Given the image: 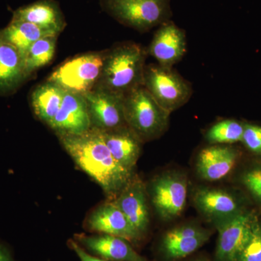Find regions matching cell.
I'll return each instance as SVG.
<instances>
[{
	"instance_id": "cell-28",
	"label": "cell",
	"mask_w": 261,
	"mask_h": 261,
	"mask_svg": "<svg viewBox=\"0 0 261 261\" xmlns=\"http://www.w3.org/2000/svg\"><path fill=\"white\" fill-rule=\"evenodd\" d=\"M68 245L70 248L76 253L77 256L80 257L81 261H108L105 260V259L101 258V257H95L90 255V254L84 250L83 247L80 246L79 243L75 242V240H68Z\"/></svg>"
},
{
	"instance_id": "cell-12",
	"label": "cell",
	"mask_w": 261,
	"mask_h": 261,
	"mask_svg": "<svg viewBox=\"0 0 261 261\" xmlns=\"http://www.w3.org/2000/svg\"><path fill=\"white\" fill-rule=\"evenodd\" d=\"M187 46L186 33L169 20L158 27L147 53L161 66L173 68L185 56Z\"/></svg>"
},
{
	"instance_id": "cell-25",
	"label": "cell",
	"mask_w": 261,
	"mask_h": 261,
	"mask_svg": "<svg viewBox=\"0 0 261 261\" xmlns=\"http://www.w3.org/2000/svg\"><path fill=\"white\" fill-rule=\"evenodd\" d=\"M239 182L247 195L261 209V159L247 165L239 175Z\"/></svg>"
},
{
	"instance_id": "cell-23",
	"label": "cell",
	"mask_w": 261,
	"mask_h": 261,
	"mask_svg": "<svg viewBox=\"0 0 261 261\" xmlns=\"http://www.w3.org/2000/svg\"><path fill=\"white\" fill-rule=\"evenodd\" d=\"M58 35H49L39 39L29 48L24 59L25 80L39 68L49 64L54 58Z\"/></svg>"
},
{
	"instance_id": "cell-15",
	"label": "cell",
	"mask_w": 261,
	"mask_h": 261,
	"mask_svg": "<svg viewBox=\"0 0 261 261\" xmlns=\"http://www.w3.org/2000/svg\"><path fill=\"white\" fill-rule=\"evenodd\" d=\"M86 226L90 231L118 237L130 243H137L143 238L113 201L92 211L87 218Z\"/></svg>"
},
{
	"instance_id": "cell-4",
	"label": "cell",
	"mask_w": 261,
	"mask_h": 261,
	"mask_svg": "<svg viewBox=\"0 0 261 261\" xmlns=\"http://www.w3.org/2000/svg\"><path fill=\"white\" fill-rule=\"evenodd\" d=\"M103 10L125 27L147 32L171 20V0H99Z\"/></svg>"
},
{
	"instance_id": "cell-19",
	"label": "cell",
	"mask_w": 261,
	"mask_h": 261,
	"mask_svg": "<svg viewBox=\"0 0 261 261\" xmlns=\"http://www.w3.org/2000/svg\"><path fill=\"white\" fill-rule=\"evenodd\" d=\"M102 133L103 140L117 162L134 171L140 159L143 142L127 126Z\"/></svg>"
},
{
	"instance_id": "cell-20",
	"label": "cell",
	"mask_w": 261,
	"mask_h": 261,
	"mask_svg": "<svg viewBox=\"0 0 261 261\" xmlns=\"http://www.w3.org/2000/svg\"><path fill=\"white\" fill-rule=\"evenodd\" d=\"M25 80L23 57L0 33V94L14 93Z\"/></svg>"
},
{
	"instance_id": "cell-14",
	"label": "cell",
	"mask_w": 261,
	"mask_h": 261,
	"mask_svg": "<svg viewBox=\"0 0 261 261\" xmlns=\"http://www.w3.org/2000/svg\"><path fill=\"white\" fill-rule=\"evenodd\" d=\"M240 159L241 152L232 145H211L199 152L196 170L205 181H220L232 172Z\"/></svg>"
},
{
	"instance_id": "cell-16",
	"label": "cell",
	"mask_w": 261,
	"mask_h": 261,
	"mask_svg": "<svg viewBox=\"0 0 261 261\" xmlns=\"http://www.w3.org/2000/svg\"><path fill=\"white\" fill-rule=\"evenodd\" d=\"M113 202L143 237L149 227V212L147 190L142 180L135 175Z\"/></svg>"
},
{
	"instance_id": "cell-21",
	"label": "cell",
	"mask_w": 261,
	"mask_h": 261,
	"mask_svg": "<svg viewBox=\"0 0 261 261\" xmlns=\"http://www.w3.org/2000/svg\"><path fill=\"white\" fill-rule=\"evenodd\" d=\"M65 92L60 86L49 81L36 87L31 95V105L36 116L50 126L61 108Z\"/></svg>"
},
{
	"instance_id": "cell-22",
	"label": "cell",
	"mask_w": 261,
	"mask_h": 261,
	"mask_svg": "<svg viewBox=\"0 0 261 261\" xmlns=\"http://www.w3.org/2000/svg\"><path fill=\"white\" fill-rule=\"evenodd\" d=\"M2 36L20 51L23 61L29 48L39 39L49 35H57L43 30L34 24L11 20L5 28L0 30Z\"/></svg>"
},
{
	"instance_id": "cell-10",
	"label": "cell",
	"mask_w": 261,
	"mask_h": 261,
	"mask_svg": "<svg viewBox=\"0 0 261 261\" xmlns=\"http://www.w3.org/2000/svg\"><path fill=\"white\" fill-rule=\"evenodd\" d=\"M210 230L193 224L171 228L163 233L158 245L161 261H178L198 250L210 239Z\"/></svg>"
},
{
	"instance_id": "cell-29",
	"label": "cell",
	"mask_w": 261,
	"mask_h": 261,
	"mask_svg": "<svg viewBox=\"0 0 261 261\" xmlns=\"http://www.w3.org/2000/svg\"><path fill=\"white\" fill-rule=\"evenodd\" d=\"M0 261H16L6 247L0 244Z\"/></svg>"
},
{
	"instance_id": "cell-1",
	"label": "cell",
	"mask_w": 261,
	"mask_h": 261,
	"mask_svg": "<svg viewBox=\"0 0 261 261\" xmlns=\"http://www.w3.org/2000/svg\"><path fill=\"white\" fill-rule=\"evenodd\" d=\"M59 139L72 159L97 182L110 201L116 200L135 176L113 158L100 130L91 128L82 135Z\"/></svg>"
},
{
	"instance_id": "cell-3",
	"label": "cell",
	"mask_w": 261,
	"mask_h": 261,
	"mask_svg": "<svg viewBox=\"0 0 261 261\" xmlns=\"http://www.w3.org/2000/svg\"><path fill=\"white\" fill-rule=\"evenodd\" d=\"M170 113L158 104L144 87L124 96V116L127 126L143 143L158 140L169 125Z\"/></svg>"
},
{
	"instance_id": "cell-11",
	"label": "cell",
	"mask_w": 261,
	"mask_h": 261,
	"mask_svg": "<svg viewBox=\"0 0 261 261\" xmlns=\"http://www.w3.org/2000/svg\"><path fill=\"white\" fill-rule=\"evenodd\" d=\"M83 95L87 101L92 128L106 132L127 126L124 96L99 87Z\"/></svg>"
},
{
	"instance_id": "cell-8",
	"label": "cell",
	"mask_w": 261,
	"mask_h": 261,
	"mask_svg": "<svg viewBox=\"0 0 261 261\" xmlns=\"http://www.w3.org/2000/svg\"><path fill=\"white\" fill-rule=\"evenodd\" d=\"M259 220L256 211L249 208L232 219L215 225L219 233L215 260L238 261Z\"/></svg>"
},
{
	"instance_id": "cell-7",
	"label": "cell",
	"mask_w": 261,
	"mask_h": 261,
	"mask_svg": "<svg viewBox=\"0 0 261 261\" xmlns=\"http://www.w3.org/2000/svg\"><path fill=\"white\" fill-rule=\"evenodd\" d=\"M188 181L180 171H167L156 176L149 185V194L154 210L165 221L181 216L187 205Z\"/></svg>"
},
{
	"instance_id": "cell-24",
	"label": "cell",
	"mask_w": 261,
	"mask_h": 261,
	"mask_svg": "<svg viewBox=\"0 0 261 261\" xmlns=\"http://www.w3.org/2000/svg\"><path fill=\"white\" fill-rule=\"evenodd\" d=\"M244 122L234 119L222 120L206 132L205 140L211 145H233L241 142Z\"/></svg>"
},
{
	"instance_id": "cell-27",
	"label": "cell",
	"mask_w": 261,
	"mask_h": 261,
	"mask_svg": "<svg viewBox=\"0 0 261 261\" xmlns=\"http://www.w3.org/2000/svg\"><path fill=\"white\" fill-rule=\"evenodd\" d=\"M238 261H261V221L259 220L252 231Z\"/></svg>"
},
{
	"instance_id": "cell-6",
	"label": "cell",
	"mask_w": 261,
	"mask_h": 261,
	"mask_svg": "<svg viewBox=\"0 0 261 261\" xmlns=\"http://www.w3.org/2000/svg\"><path fill=\"white\" fill-rule=\"evenodd\" d=\"M143 87L158 104L171 114L190 100L192 86L173 68L146 65Z\"/></svg>"
},
{
	"instance_id": "cell-2",
	"label": "cell",
	"mask_w": 261,
	"mask_h": 261,
	"mask_svg": "<svg viewBox=\"0 0 261 261\" xmlns=\"http://www.w3.org/2000/svg\"><path fill=\"white\" fill-rule=\"evenodd\" d=\"M147 51L140 44L126 42L107 50L96 87L126 95L143 87Z\"/></svg>"
},
{
	"instance_id": "cell-5",
	"label": "cell",
	"mask_w": 261,
	"mask_h": 261,
	"mask_svg": "<svg viewBox=\"0 0 261 261\" xmlns=\"http://www.w3.org/2000/svg\"><path fill=\"white\" fill-rule=\"evenodd\" d=\"M107 50L80 55L64 62L47 81L65 91L84 94L95 88L100 79Z\"/></svg>"
},
{
	"instance_id": "cell-26",
	"label": "cell",
	"mask_w": 261,
	"mask_h": 261,
	"mask_svg": "<svg viewBox=\"0 0 261 261\" xmlns=\"http://www.w3.org/2000/svg\"><path fill=\"white\" fill-rule=\"evenodd\" d=\"M241 142L250 153L261 159V126L244 122V133Z\"/></svg>"
},
{
	"instance_id": "cell-17",
	"label": "cell",
	"mask_w": 261,
	"mask_h": 261,
	"mask_svg": "<svg viewBox=\"0 0 261 261\" xmlns=\"http://www.w3.org/2000/svg\"><path fill=\"white\" fill-rule=\"evenodd\" d=\"M74 238L82 247L108 261H149L125 239L105 233L90 236L79 233Z\"/></svg>"
},
{
	"instance_id": "cell-18",
	"label": "cell",
	"mask_w": 261,
	"mask_h": 261,
	"mask_svg": "<svg viewBox=\"0 0 261 261\" xmlns=\"http://www.w3.org/2000/svg\"><path fill=\"white\" fill-rule=\"evenodd\" d=\"M11 20L28 22L57 35L66 24L59 5L54 0H38L20 7L13 12Z\"/></svg>"
},
{
	"instance_id": "cell-9",
	"label": "cell",
	"mask_w": 261,
	"mask_h": 261,
	"mask_svg": "<svg viewBox=\"0 0 261 261\" xmlns=\"http://www.w3.org/2000/svg\"><path fill=\"white\" fill-rule=\"evenodd\" d=\"M193 202L197 210L214 226L249 209L245 197L225 189L200 187L194 193Z\"/></svg>"
},
{
	"instance_id": "cell-13",
	"label": "cell",
	"mask_w": 261,
	"mask_h": 261,
	"mask_svg": "<svg viewBox=\"0 0 261 261\" xmlns=\"http://www.w3.org/2000/svg\"><path fill=\"white\" fill-rule=\"evenodd\" d=\"M49 127L58 137L81 135L91 129L88 107L83 94L65 91L61 108Z\"/></svg>"
},
{
	"instance_id": "cell-30",
	"label": "cell",
	"mask_w": 261,
	"mask_h": 261,
	"mask_svg": "<svg viewBox=\"0 0 261 261\" xmlns=\"http://www.w3.org/2000/svg\"><path fill=\"white\" fill-rule=\"evenodd\" d=\"M189 261H210L207 260V258H205V257H196V258L192 259V260Z\"/></svg>"
}]
</instances>
